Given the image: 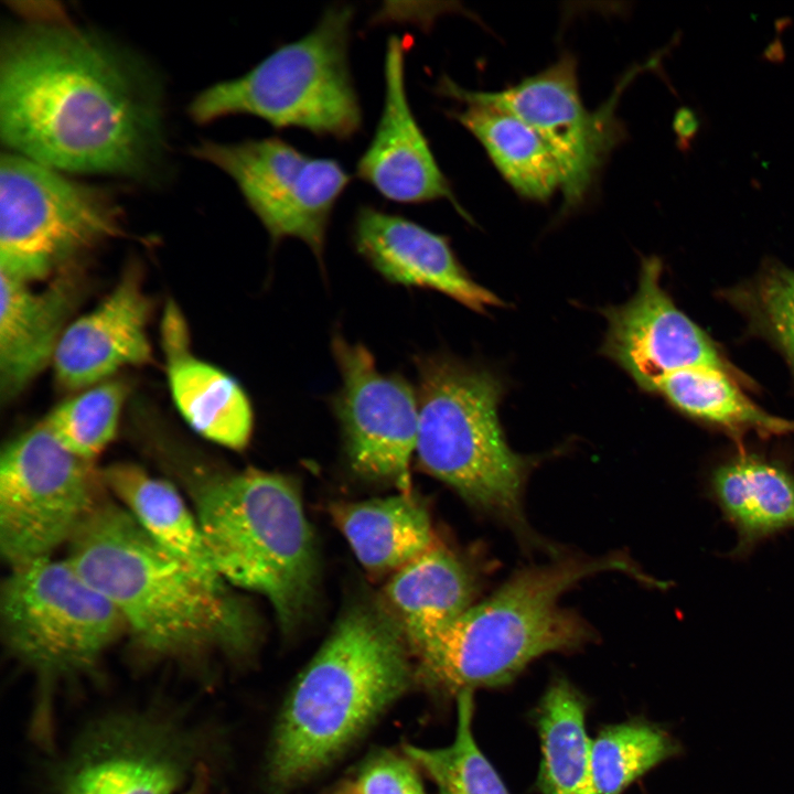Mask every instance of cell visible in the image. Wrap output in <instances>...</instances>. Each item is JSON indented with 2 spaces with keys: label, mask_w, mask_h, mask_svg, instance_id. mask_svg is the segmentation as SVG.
Masks as SVG:
<instances>
[{
  "label": "cell",
  "mask_w": 794,
  "mask_h": 794,
  "mask_svg": "<svg viewBox=\"0 0 794 794\" xmlns=\"http://www.w3.org/2000/svg\"><path fill=\"white\" fill-rule=\"evenodd\" d=\"M26 14L0 50V137L9 152L67 173L148 172L164 142L149 73L61 11Z\"/></svg>",
  "instance_id": "cell-1"
},
{
  "label": "cell",
  "mask_w": 794,
  "mask_h": 794,
  "mask_svg": "<svg viewBox=\"0 0 794 794\" xmlns=\"http://www.w3.org/2000/svg\"><path fill=\"white\" fill-rule=\"evenodd\" d=\"M67 559L157 657L240 653L250 618L228 587H215L158 545L120 504L95 503L67 544Z\"/></svg>",
  "instance_id": "cell-2"
},
{
  "label": "cell",
  "mask_w": 794,
  "mask_h": 794,
  "mask_svg": "<svg viewBox=\"0 0 794 794\" xmlns=\"http://www.w3.org/2000/svg\"><path fill=\"white\" fill-rule=\"evenodd\" d=\"M407 645L390 615L346 611L296 680L278 720L269 777L280 788L332 762L409 686Z\"/></svg>",
  "instance_id": "cell-3"
},
{
  "label": "cell",
  "mask_w": 794,
  "mask_h": 794,
  "mask_svg": "<svg viewBox=\"0 0 794 794\" xmlns=\"http://www.w3.org/2000/svg\"><path fill=\"white\" fill-rule=\"evenodd\" d=\"M604 571H623L662 587V581L616 555L571 557L523 569L415 654L422 678L457 697L507 685L535 658L581 646L590 630L559 599L579 581Z\"/></svg>",
  "instance_id": "cell-4"
},
{
  "label": "cell",
  "mask_w": 794,
  "mask_h": 794,
  "mask_svg": "<svg viewBox=\"0 0 794 794\" xmlns=\"http://www.w3.org/2000/svg\"><path fill=\"white\" fill-rule=\"evenodd\" d=\"M194 502L218 575L264 596L281 626H293L316 577L314 538L298 486L282 474L248 469L204 480Z\"/></svg>",
  "instance_id": "cell-5"
},
{
  "label": "cell",
  "mask_w": 794,
  "mask_h": 794,
  "mask_svg": "<svg viewBox=\"0 0 794 794\" xmlns=\"http://www.w3.org/2000/svg\"><path fill=\"white\" fill-rule=\"evenodd\" d=\"M421 468L468 503L513 526L524 524L522 496L532 460L507 444L498 420L504 394L490 369L450 354L416 357Z\"/></svg>",
  "instance_id": "cell-6"
},
{
  "label": "cell",
  "mask_w": 794,
  "mask_h": 794,
  "mask_svg": "<svg viewBox=\"0 0 794 794\" xmlns=\"http://www.w3.org/2000/svg\"><path fill=\"white\" fill-rule=\"evenodd\" d=\"M353 19L351 6L329 7L304 36L279 45L244 75L200 93L190 115L198 124L248 115L277 129L352 139L363 126L348 61Z\"/></svg>",
  "instance_id": "cell-7"
},
{
  "label": "cell",
  "mask_w": 794,
  "mask_h": 794,
  "mask_svg": "<svg viewBox=\"0 0 794 794\" xmlns=\"http://www.w3.org/2000/svg\"><path fill=\"white\" fill-rule=\"evenodd\" d=\"M8 652L44 688L93 669L127 633L112 605L69 562L45 558L11 568L0 597Z\"/></svg>",
  "instance_id": "cell-8"
},
{
  "label": "cell",
  "mask_w": 794,
  "mask_h": 794,
  "mask_svg": "<svg viewBox=\"0 0 794 794\" xmlns=\"http://www.w3.org/2000/svg\"><path fill=\"white\" fill-rule=\"evenodd\" d=\"M121 233V210L107 189L2 153L0 272L29 283L46 279Z\"/></svg>",
  "instance_id": "cell-9"
},
{
  "label": "cell",
  "mask_w": 794,
  "mask_h": 794,
  "mask_svg": "<svg viewBox=\"0 0 794 794\" xmlns=\"http://www.w3.org/2000/svg\"><path fill=\"white\" fill-rule=\"evenodd\" d=\"M92 461L42 421L2 449L0 549L10 568L50 558L97 502Z\"/></svg>",
  "instance_id": "cell-10"
},
{
  "label": "cell",
  "mask_w": 794,
  "mask_h": 794,
  "mask_svg": "<svg viewBox=\"0 0 794 794\" xmlns=\"http://www.w3.org/2000/svg\"><path fill=\"white\" fill-rule=\"evenodd\" d=\"M203 736L150 711L89 723L52 777L51 794H178L203 768Z\"/></svg>",
  "instance_id": "cell-11"
},
{
  "label": "cell",
  "mask_w": 794,
  "mask_h": 794,
  "mask_svg": "<svg viewBox=\"0 0 794 794\" xmlns=\"http://www.w3.org/2000/svg\"><path fill=\"white\" fill-rule=\"evenodd\" d=\"M193 152L236 183L273 244L298 238L322 264L331 215L351 182L339 161L308 155L276 136L203 141Z\"/></svg>",
  "instance_id": "cell-12"
},
{
  "label": "cell",
  "mask_w": 794,
  "mask_h": 794,
  "mask_svg": "<svg viewBox=\"0 0 794 794\" xmlns=\"http://www.w3.org/2000/svg\"><path fill=\"white\" fill-rule=\"evenodd\" d=\"M632 74L634 72L623 78L612 97L594 111L582 103L577 62L569 53L502 90H468L447 76L439 81L437 90L459 101H478L504 109L533 127L548 143L558 163L565 213L583 202L604 160L621 140L623 132L615 109Z\"/></svg>",
  "instance_id": "cell-13"
},
{
  "label": "cell",
  "mask_w": 794,
  "mask_h": 794,
  "mask_svg": "<svg viewBox=\"0 0 794 794\" xmlns=\"http://www.w3.org/2000/svg\"><path fill=\"white\" fill-rule=\"evenodd\" d=\"M332 351L342 378L334 408L350 466L410 493L419 419L416 389L398 374L382 373L363 344L335 335Z\"/></svg>",
  "instance_id": "cell-14"
},
{
  "label": "cell",
  "mask_w": 794,
  "mask_h": 794,
  "mask_svg": "<svg viewBox=\"0 0 794 794\" xmlns=\"http://www.w3.org/2000/svg\"><path fill=\"white\" fill-rule=\"evenodd\" d=\"M662 271L659 258L643 259L633 297L602 310L608 329L601 353L651 393L666 375L698 366L722 369L750 387L753 382L675 305L662 287Z\"/></svg>",
  "instance_id": "cell-15"
},
{
  "label": "cell",
  "mask_w": 794,
  "mask_h": 794,
  "mask_svg": "<svg viewBox=\"0 0 794 794\" xmlns=\"http://www.w3.org/2000/svg\"><path fill=\"white\" fill-rule=\"evenodd\" d=\"M406 51L405 40L397 35L388 39L383 109L357 161L356 175L390 202L415 205L444 198L468 218L411 110L405 79Z\"/></svg>",
  "instance_id": "cell-16"
},
{
  "label": "cell",
  "mask_w": 794,
  "mask_h": 794,
  "mask_svg": "<svg viewBox=\"0 0 794 794\" xmlns=\"http://www.w3.org/2000/svg\"><path fill=\"white\" fill-rule=\"evenodd\" d=\"M353 243L390 282L436 290L480 313L504 305L470 277L446 236L407 217L362 205L353 223Z\"/></svg>",
  "instance_id": "cell-17"
},
{
  "label": "cell",
  "mask_w": 794,
  "mask_h": 794,
  "mask_svg": "<svg viewBox=\"0 0 794 794\" xmlns=\"http://www.w3.org/2000/svg\"><path fill=\"white\" fill-rule=\"evenodd\" d=\"M151 310L141 273L130 266L95 309L62 333L52 360L60 387L86 389L124 366L149 363L152 351L147 325Z\"/></svg>",
  "instance_id": "cell-18"
},
{
  "label": "cell",
  "mask_w": 794,
  "mask_h": 794,
  "mask_svg": "<svg viewBox=\"0 0 794 794\" xmlns=\"http://www.w3.org/2000/svg\"><path fill=\"white\" fill-rule=\"evenodd\" d=\"M161 344L170 393L184 421L212 442L243 450L254 422L249 399L234 377L192 354L184 315L172 300L162 315Z\"/></svg>",
  "instance_id": "cell-19"
},
{
  "label": "cell",
  "mask_w": 794,
  "mask_h": 794,
  "mask_svg": "<svg viewBox=\"0 0 794 794\" xmlns=\"http://www.w3.org/2000/svg\"><path fill=\"white\" fill-rule=\"evenodd\" d=\"M73 268L40 291L0 272V397H18L53 360L82 287Z\"/></svg>",
  "instance_id": "cell-20"
},
{
  "label": "cell",
  "mask_w": 794,
  "mask_h": 794,
  "mask_svg": "<svg viewBox=\"0 0 794 794\" xmlns=\"http://www.w3.org/2000/svg\"><path fill=\"white\" fill-rule=\"evenodd\" d=\"M707 494L737 532L732 558L794 529V472L783 460L740 450L710 471Z\"/></svg>",
  "instance_id": "cell-21"
},
{
  "label": "cell",
  "mask_w": 794,
  "mask_h": 794,
  "mask_svg": "<svg viewBox=\"0 0 794 794\" xmlns=\"http://www.w3.org/2000/svg\"><path fill=\"white\" fill-rule=\"evenodd\" d=\"M476 580L450 550L431 547L400 569L385 588L390 618L414 654L471 605Z\"/></svg>",
  "instance_id": "cell-22"
},
{
  "label": "cell",
  "mask_w": 794,
  "mask_h": 794,
  "mask_svg": "<svg viewBox=\"0 0 794 794\" xmlns=\"http://www.w3.org/2000/svg\"><path fill=\"white\" fill-rule=\"evenodd\" d=\"M100 479L143 530L205 582L228 583L216 571L195 512L169 481L133 463H115Z\"/></svg>",
  "instance_id": "cell-23"
},
{
  "label": "cell",
  "mask_w": 794,
  "mask_h": 794,
  "mask_svg": "<svg viewBox=\"0 0 794 794\" xmlns=\"http://www.w3.org/2000/svg\"><path fill=\"white\" fill-rule=\"evenodd\" d=\"M330 512L371 573L397 571L433 547L429 514L410 493L336 503Z\"/></svg>",
  "instance_id": "cell-24"
},
{
  "label": "cell",
  "mask_w": 794,
  "mask_h": 794,
  "mask_svg": "<svg viewBox=\"0 0 794 794\" xmlns=\"http://www.w3.org/2000/svg\"><path fill=\"white\" fill-rule=\"evenodd\" d=\"M587 702L566 678L548 686L536 710L541 794H599L586 730Z\"/></svg>",
  "instance_id": "cell-25"
},
{
  "label": "cell",
  "mask_w": 794,
  "mask_h": 794,
  "mask_svg": "<svg viewBox=\"0 0 794 794\" xmlns=\"http://www.w3.org/2000/svg\"><path fill=\"white\" fill-rule=\"evenodd\" d=\"M450 115L484 147L494 165L522 196L544 201L561 186L556 158L544 138L515 115L464 100Z\"/></svg>",
  "instance_id": "cell-26"
},
{
  "label": "cell",
  "mask_w": 794,
  "mask_h": 794,
  "mask_svg": "<svg viewBox=\"0 0 794 794\" xmlns=\"http://www.w3.org/2000/svg\"><path fill=\"white\" fill-rule=\"evenodd\" d=\"M731 374L715 367H688L666 375L655 393L682 414L712 426L740 442L748 432L761 438L794 431V421L773 416L754 404Z\"/></svg>",
  "instance_id": "cell-27"
},
{
  "label": "cell",
  "mask_w": 794,
  "mask_h": 794,
  "mask_svg": "<svg viewBox=\"0 0 794 794\" xmlns=\"http://www.w3.org/2000/svg\"><path fill=\"white\" fill-rule=\"evenodd\" d=\"M474 691L457 698V730L443 748L404 747L405 755L432 780L437 794H509L500 775L474 741Z\"/></svg>",
  "instance_id": "cell-28"
},
{
  "label": "cell",
  "mask_w": 794,
  "mask_h": 794,
  "mask_svg": "<svg viewBox=\"0 0 794 794\" xmlns=\"http://www.w3.org/2000/svg\"><path fill=\"white\" fill-rule=\"evenodd\" d=\"M679 751L678 742L667 731L644 720L604 727L591 743L599 794H622L634 781Z\"/></svg>",
  "instance_id": "cell-29"
},
{
  "label": "cell",
  "mask_w": 794,
  "mask_h": 794,
  "mask_svg": "<svg viewBox=\"0 0 794 794\" xmlns=\"http://www.w3.org/2000/svg\"><path fill=\"white\" fill-rule=\"evenodd\" d=\"M721 294L783 355L794 378V270L768 261L750 281Z\"/></svg>",
  "instance_id": "cell-30"
},
{
  "label": "cell",
  "mask_w": 794,
  "mask_h": 794,
  "mask_svg": "<svg viewBox=\"0 0 794 794\" xmlns=\"http://www.w3.org/2000/svg\"><path fill=\"white\" fill-rule=\"evenodd\" d=\"M128 385L107 379L66 399L43 422L76 455L93 461L116 436Z\"/></svg>",
  "instance_id": "cell-31"
},
{
  "label": "cell",
  "mask_w": 794,
  "mask_h": 794,
  "mask_svg": "<svg viewBox=\"0 0 794 794\" xmlns=\"http://www.w3.org/2000/svg\"><path fill=\"white\" fill-rule=\"evenodd\" d=\"M354 786L356 794H426L412 762L391 753L372 759Z\"/></svg>",
  "instance_id": "cell-32"
},
{
  "label": "cell",
  "mask_w": 794,
  "mask_h": 794,
  "mask_svg": "<svg viewBox=\"0 0 794 794\" xmlns=\"http://www.w3.org/2000/svg\"><path fill=\"white\" fill-rule=\"evenodd\" d=\"M700 126V118L694 109L687 106L677 109L674 118V129L677 135L679 150H690L691 142L697 137Z\"/></svg>",
  "instance_id": "cell-33"
},
{
  "label": "cell",
  "mask_w": 794,
  "mask_h": 794,
  "mask_svg": "<svg viewBox=\"0 0 794 794\" xmlns=\"http://www.w3.org/2000/svg\"><path fill=\"white\" fill-rule=\"evenodd\" d=\"M207 777L206 772L203 768L192 779L190 786L178 794H206Z\"/></svg>",
  "instance_id": "cell-34"
},
{
  "label": "cell",
  "mask_w": 794,
  "mask_h": 794,
  "mask_svg": "<svg viewBox=\"0 0 794 794\" xmlns=\"http://www.w3.org/2000/svg\"><path fill=\"white\" fill-rule=\"evenodd\" d=\"M331 794H356L354 782H353V784H345V785L341 786L340 788L335 790Z\"/></svg>",
  "instance_id": "cell-35"
}]
</instances>
